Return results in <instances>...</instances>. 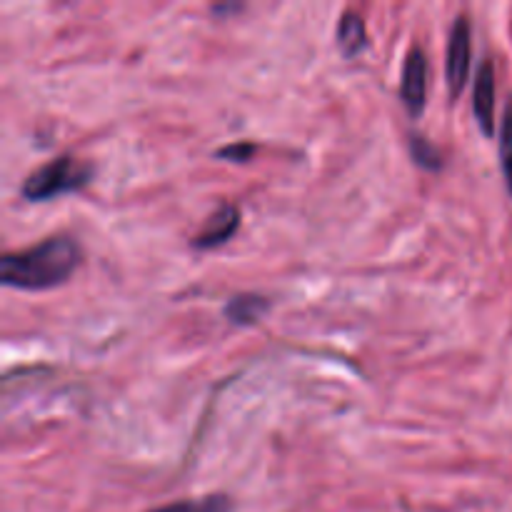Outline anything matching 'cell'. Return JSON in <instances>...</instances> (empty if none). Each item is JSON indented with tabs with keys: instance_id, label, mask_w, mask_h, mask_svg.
Wrapping results in <instances>:
<instances>
[{
	"instance_id": "cell-13",
	"label": "cell",
	"mask_w": 512,
	"mask_h": 512,
	"mask_svg": "<svg viewBox=\"0 0 512 512\" xmlns=\"http://www.w3.org/2000/svg\"><path fill=\"white\" fill-rule=\"evenodd\" d=\"M215 13H228V10H240V5H213Z\"/></svg>"
},
{
	"instance_id": "cell-10",
	"label": "cell",
	"mask_w": 512,
	"mask_h": 512,
	"mask_svg": "<svg viewBox=\"0 0 512 512\" xmlns=\"http://www.w3.org/2000/svg\"><path fill=\"white\" fill-rule=\"evenodd\" d=\"M408 148H410V155H413L415 163H418L423 170H440V168H443V155H440V150L435 148V145L430 143L425 135H418V133L410 135Z\"/></svg>"
},
{
	"instance_id": "cell-4",
	"label": "cell",
	"mask_w": 512,
	"mask_h": 512,
	"mask_svg": "<svg viewBox=\"0 0 512 512\" xmlns=\"http://www.w3.org/2000/svg\"><path fill=\"white\" fill-rule=\"evenodd\" d=\"M428 98V58L420 45L408 50L403 63V80H400V100L413 118H420Z\"/></svg>"
},
{
	"instance_id": "cell-7",
	"label": "cell",
	"mask_w": 512,
	"mask_h": 512,
	"mask_svg": "<svg viewBox=\"0 0 512 512\" xmlns=\"http://www.w3.org/2000/svg\"><path fill=\"white\" fill-rule=\"evenodd\" d=\"M335 38H338V48L343 50L345 58H355V55L363 53L365 45H368V30H365V20L360 18L355 10H345L338 20Z\"/></svg>"
},
{
	"instance_id": "cell-11",
	"label": "cell",
	"mask_w": 512,
	"mask_h": 512,
	"mask_svg": "<svg viewBox=\"0 0 512 512\" xmlns=\"http://www.w3.org/2000/svg\"><path fill=\"white\" fill-rule=\"evenodd\" d=\"M500 165H503L505 183L512 195V100L505 105L503 128H500Z\"/></svg>"
},
{
	"instance_id": "cell-1",
	"label": "cell",
	"mask_w": 512,
	"mask_h": 512,
	"mask_svg": "<svg viewBox=\"0 0 512 512\" xmlns=\"http://www.w3.org/2000/svg\"><path fill=\"white\" fill-rule=\"evenodd\" d=\"M80 245L68 235H53L25 250L0 258V280L8 288L48 290L65 283L80 265Z\"/></svg>"
},
{
	"instance_id": "cell-9",
	"label": "cell",
	"mask_w": 512,
	"mask_h": 512,
	"mask_svg": "<svg viewBox=\"0 0 512 512\" xmlns=\"http://www.w3.org/2000/svg\"><path fill=\"white\" fill-rule=\"evenodd\" d=\"M148 512H233V500L228 495H205V498L175 500Z\"/></svg>"
},
{
	"instance_id": "cell-6",
	"label": "cell",
	"mask_w": 512,
	"mask_h": 512,
	"mask_svg": "<svg viewBox=\"0 0 512 512\" xmlns=\"http://www.w3.org/2000/svg\"><path fill=\"white\" fill-rule=\"evenodd\" d=\"M473 113L480 130L490 138L495 133V68L490 60H483L475 75Z\"/></svg>"
},
{
	"instance_id": "cell-12",
	"label": "cell",
	"mask_w": 512,
	"mask_h": 512,
	"mask_svg": "<svg viewBox=\"0 0 512 512\" xmlns=\"http://www.w3.org/2000/svg\"><path fill=\"white\" fill-rule=\"evenodd\" d=\"M255 153H258V145L250 143V140H235V143L215 150V155H218V158L230 160V163H248Z\"/></svg>"
},
{
	"instance_id": "cell-8",
	"label": "cell",
	"mask_w": 512,
	"mask_h": 512,
	"mask_svg": "<svg viewBox=\"0 0 512 512\" xmlns=\"http://www.w3.org/2000/svg\"><path fill=\"white\" fill-rule=\"evenodd\" d=\"M270 310V300L263 298V295L255 293H243L230 298V303L225 305V318L230 320L233 325H255L265 313Z\"/></svg>"
},
{
	"instance_id": "cell-5",
	"label": "cell",
	"mask_w": 512,
	"mask_h": 512,
	"mask_svg": "<svg viewBox=\"0 0 512 512\" xmlns=\"http://www.w3.org/2000/svg\"><path fill=\"white\" fill-rule=\"evenodd\" d=\"M238 228H240L238 205L225 200V203H220L218 208L210 213V218L205 220L203 228L193 235L190 245H193L195 250H213L218 248V245L228 243V240L238 233Z\"/></svg>"
},
{
	"instance_id": "cell-3",
	"label": "cell",
	"mask_w": 512,
	"mask_h": 512,
	"mask_svg": "<svg viewBox=\"0 0 512 512\" xmlns=\"http://www.w3.org/2000/svg\"><path fill=\"white\" fill-rule=\"evenodd\" d=\"M473 33H470L468 15L460 13L455 18L448 38V55H445V80H448L450 98H458L468 83L470 55H473Z\"/></svg>"
},
{
	"instance_id": "cell-2",
	"label": "cell",
	"mask_w": 512,
	"mask_h": 512,
	"mask_svg": "<svg viewBox=\"0 0 512 512\" xmlns=\"http://www.w3.org/2000/svg\"><path fill=\"white\" fill-rule=\"evenodd\" d=\"M93 173V165L65 153L53 158L50 163L40 165L38 170H33L25 178L20 193L30 203H45V200L58 198V195H68L85 188L93 180Z\"/></svg>"
}]
</instances>
